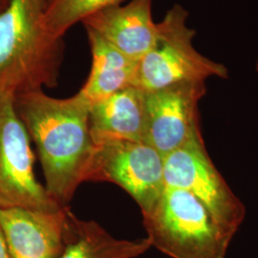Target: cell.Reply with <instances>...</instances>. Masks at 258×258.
Segmentation results:
<instances>
[{"label": "cell", "instance_id": "1", "mask_svg": "<svg viewBox=\"0 0 258 258\" xmlns=\"http://www.w3.org/2000/svg\"><path fill=\"white\" fill-rule=\"evenodd\" d=\"M15 107L37 145L47 192L62 207L85 182L95 145L89 129V103L78 92L66 99L43 89L20 93Z\"/></svg>", "mask_w": 258, "mask_h": 258}, {"label": "cell", "instance_id": "2", "mask_svg": "<svg viewBox=\"0 0 258 258\" xmlns=\"http://www.w3.org/2000/svg\"><path fill=\"white\" fill-rule=\"evenodd\" d=\"M49 0H9L0 13V94L54 88L64 59L63 37L44 25Z\"/></svg>", "mask_w": 258, "mask_h": 258}, {"label": "cell", "instance_id": "3", "mask_svg": "<svg viewBox=\"0 0 258 258\" xmlns=\"http://www.w3.org/2000/svg\"><path fill=\"white\" fill-rule=\"evenodd\" d=\"M143 214L151 247L170 258H226L234 233L217 221L192 194L166 186Z\"/></svg>", "mask_w": 258, "mask_h": 258}, {"label": "cell", "instance_id": "4", "mask_svg": "<svg viewBox=\"0 0 258 258\" xmlns=\"http://www.w3.org/2000/svg\"><path fill=\"white\" fill-rule=\"evenodd\" d=\"M187 19L184 7L174 4L157 22L155 43L139 60L133 86L152 92L179 83L229 78L227 66L202 55L194 47L196 32L187 25Z\"/></svg>", "mask_w": 258, "mask_h": 258}, {"label": "cell", "instance_id": "5", "mask_svg": "<svg viewBox=\"0 0 258 258\" xmlns=\"http://www.w3.org/2000/svg\"><path fill=\"white\" fill-rule=\"evenodd\" d=\"M109 182L124 189L148 212L166 188L164 157L145 142L115 141L95 145L85 182Z\"/></svg>", "mask_w": 258, "mask_h": 258}, {"label": "cell", "instance_id": "6", "mask_svg": "<svg viewBox=\"0 0 258 258\" xmlns=\"http://www.w3.org/2000/svg\"><path fill=\"white\" fill-rule=\"evenodd\" d=\"M0 208H62L36 178L30 136L16 110L15 97L8 94H0Z\"/></svg>", "mask_w": 258, "mask_h": 258}, {"label": "cell", "instance_id": "7", "mask_svg": "<svg viewBox=\"0 0 258 258\" xmlns=\"http://www.w3.org/2000/svg\"><path fill=\"white\" fill-rule=\"evenodd\" d=\"M166 186L195 196L224 227L236 233L246 208L209 155L202 135L164 158Z\"/></svg>", "mask_w": 258, "mask_h": 258}, {"label": "cell", "instance_id": "8", "mask_svg": "<svg viewBox=\"0 0 258 258\" xmlns=\"http://www.w3.org/2000/svg\"><path fill=\"white\" fill-rule=\"evenodd\" d=\"M207 94L206 83H179L146 92L145 143L165 157L201 134L199 102Z\"/></svg>", "mask_w": 258, "mask_h": 258}, {"label": "cell", "instance_id": "9", "mask_svg": "<svg viewBox=\"0 0 258 258\" xmlns=\"http://www.w3.org/2000/svg\"><path fill=\"white\" fill-rule=\"evenodd\" d=\"M67 208H0V229L10 257L59 258L64 246Z\"/></svg>", "mask_w": 258, "mask_h": 258}, {"label": "cell", "instance_id": "10", "mask_svg": "<svg viewBox=\"0 0 258 258\" xmlns=\"http://www.w3.org/2000/svg\"><path fill=\"white\" fill-rule=\"evenodd\" d=\"M153 0H130L99 10L83 20L90 29L122 54L139 61L153 47L157 22L152 17Z\"/></svg>", "mask_w": 258, "mask_h": 258}, {"label": "cell", "instance_id": "11", "mask_svg": "<svg viewBox=\"0 0 258 258\" xmlns=\"http://www.w3.org/2000/svg\"><path fill=\"white\" fill-rule=\"evenodd\" d=\"M146 128V92L135 86L90 106L89 129L94 145L115 141L144 142Z\"/></svg>", "mask_w": 258, "mask_h": 258}, {"label": "cell", "instance_id": "12", "mask_svg": "<svg viewBox=\"0 0 258 258\" xmlns=\"http://www.w3.org/2000/svg\"><path fill=\"white\" fill-rule=\"evenodd\" d=\"M152 248L148 237L118 239L95 221L66 210L64 246L59 258H137Z\"/></svg>", "mask_w": 258, "mask_h": 258}, {"label": "cell", "instance_id": "13", "mask_svg": "<svg viewBox=\"0 0 258 258\" xmlns=\"http://www.w3.org/2000/svg\"><path fill=\"white\" fill-rule=\"evenodd\" d=\"M92 55L87 81L79 93L91 106L120 90L133 86L137 60L122 54L90 29H85Z\"/></svg>", "mask_w": 258, "mask_h": 258}, {"label": "cell", "instance_id": "14", "mask_svg": "<svg viewBox=\"0 0 258 258\" xmlns=\"http://www.w3.org/2000/svg\"><path fill=\"white\" fill-rule=\"evenodd\" d=\"M123 0H49L44 25L54 37H63L67 31L93 13Z\"/></svg>", "mask_w": 258, "mask_h": 258}, {"label": "cell", "instance_id": "15", "mask_svg": "<svg viewBox=\"0 0 258 258\" xmlns=\"http://www.w3.org/2000/svg\"><path fill=\"white\" fill-rule=\"evenodd\" d=\"M0 258H11L1 229H0Z\"/></svg>", "mask_w": 258, "mask_h": 258}, {"label": "cell", "instance_id": "16", "mask_svg": "<svg viewBox=\"0 0 258 258\" xmlns=\"http://www.w3.org/2000/svg\"><path fill=\"white\" fill-rule=\"evenodd\" d=\"M9 0H0V13L7 6Z\"/></svg>", "mask_w": 258, "mask_h": 258}, {"label": "cell", "instance_id": "17", "mask_svg": "<svg viewBox=\"0 0 258 258\" xmlns=\"http://www.w3.org/2000/svg\"><path fill=\"white\" fill-rule=\"evenodd\" d=\"M255 70H256V72L258 73V58L257 60H256V63H255Z\"/></svg>", "mask_w": 258, "mask_h": 258}]
</instances>
